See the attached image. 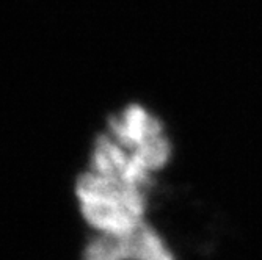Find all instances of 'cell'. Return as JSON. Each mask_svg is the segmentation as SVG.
<instances>
[{"label":"cell","instance_id":"7a4b0ae2","mask_svg":"<svg viewBox=\"0 0 262 260\" xmlns=\"http://www.w3.org/2000/svg\"><path fill=\"white\" fill-rule=\"evenodd\" d=\"M130 260H179L171 242L151 221L127 235Z\"/></svg>","mask_w":262,"mask_h":260},{"label":"cell","instance_id":"6da1fadb","mask_svg":"<svg viewBox=\"0 0 262 260\" xmlns=\"http://www.w3.org/2000/svg\"><path fill=\"white\" fill-rule=\"evenodd\" d=\"M73 204L88 235L124 237L152 221V188L132 185L79 167L73 185Z\"/></svg>","mask_w":262,"mask_h":260},{"label":"cell","instance_id":"3957f363","mask_svg":"<svg viewBox=\"0 0 262 260\" xmlns=\"http://www.w3.org/2000/svg\"><path fill=\"white\" fill-rule=\"evenodd\" d=\"M80 260H130L127 235H88L82 248Z\"/></svg>","mask_w":262,"mask_h":260}]
</instances>
